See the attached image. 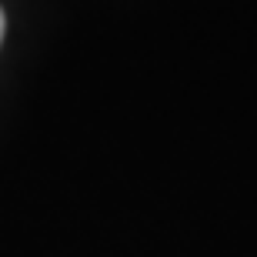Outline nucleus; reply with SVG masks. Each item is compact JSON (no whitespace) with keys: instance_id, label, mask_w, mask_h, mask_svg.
<instances>
[{"instance_id":"f257e3e1","label":"nucleus","mask_w":257,"mask_h":257,"mask_svg":"<svg viewBox=\"0 0 257 257\" xmlns=\"http://www.w3.org/2000/svg\"><path fill=\"white\" fill-rule=\"evenodd\" d=\"M0 40H4V10H0Z\"/></svg>"}]
</instances>
